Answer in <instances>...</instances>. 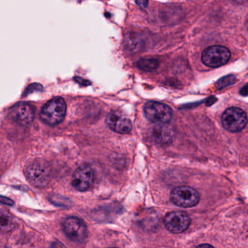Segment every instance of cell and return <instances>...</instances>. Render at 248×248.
<instances>
[{
	"instance_id": "4fadbf2b",
	"label": "cell",
	"mask_w": 248,
	"mask_h": 248,
	"mask_svg": "<svg viewBox=\"0 0 248 248\" xmlns=\"http://www.w3.org/2000/svg\"><path fill=\"white\" fill-rule=\"evenodd\" d=\"M143 46V40L138 34L131 32L126 36L125 40H124V47H125V50L130 52V53L139 51Z\"/></svg>"
},
{
	"instance_id": "7c38bea8",
	"label": "cell",
	"mask_w": 248,
	"mask_h": 248,
	"mask_svg": "<svg viewBox=\"0 0 248 248\" xmlns=\"http://www.w3.org/2000/svg\"><path fill=\"white\" fill-rule=\"evenodd\" d=\"M175 135V130L168 124H155L149 130L151 139L161 146H168L172 143Z\"/></svg>"
},
{
	"instance_id": "30bf717a",
	"label": "cell",
	"mask_w": 248,
	"mask_h": 248,
	"mask_svg": "<svg viewBox=\"0 0 248 248\" xmlns=\"http://www.w3.org/2000/svg\"><path fill=\"white\" fill-rule=\"evenodd\" d=\"M94 172L91 166L82 165L74 172L72 184L75 189L84 191L88 190L93 182Z\"/></svg>"
},
{
	"instance_id": "5bb4252c",
	"label": "cell",
	"mask_w": 248,
	"mask_h": 248,
	"mask_svg": "<svg viewBox=\"0 0 248 248\" xmlns=\"http://www.w3.org/2000/svg\"><path fill=\"white\" fill-rule=\"evenodd\" d=\"M14 217L7 212L0 210V230L2 232H11L15 227Z\"/></svg>"
},
{
	"instance_id": "8992f818",
	"label": "cell",
	"mask_w": 248,
	"mask_h": 248,
	"mask_svg": "<svg viewBox=\"0 0 248 248\" xmlns=\"http://www.w3.org/2000/svg\"><path fill=\"white\" fill-rule=\"evenodd\" d=\"M25 174L29 181L35 186L44 187L50 182V168L42 161L30 164L26 169Z\"/></svg>"
},
{
	"instance_id": "ac0fdd59",
	"label": "cell",
	"mask_w": 248,
	"mask_h": 248,
	"mask_svg": "<svg viewBox=\"0 0 248 248\" xmlns=\"http://www.w3.org/2000/svg\"><path fill=\"white\" fill-rule=\"evenodd\" d=\"M136 4H137L138 6L140 7V8H146L149 2L147 1H136Z\"/></svg>"
},
{
	"instance_id": "6da1fadb",
	"label": "cell",
	"mask_w": 248,
	"mask_h": 248,
	"mask_svg": "<svg viewBox=\"0 0 248 248\" xmlns=\"http://www.w3.org/2000/svg\"><path fill=\"white\" fill-rule=\"evenodd\" d=\"M66 113V104L64 100L56 97L46 103L40 112V119L45 124L53 126L60 124Z\"/></svg>"
},
{
	"instance_id": "8fae6325",
	"label": "cell",
	"mask_w": 248,
	"mask_h": 248,
	"mask_svg": "<svg viewBox=\"0 0 248 248\" xmlns=\"http://www.w3.org/2000/svg\"><path fill=\"white\" fill-rule=\"evenodd\" d=\"M106 121L111 130L120 134H127L133 128L131 120L120 111H110Z\"/></svg>"
},
{
	"instance_id": "7a4b0ae2",
	"label": "cell",
	"mask_w": 248,
	"mask_h": 248,
	"mask_svg": "<svg viewBox=\"0 0 248 248\" xmlns=\"http://www.w3.org/2000/svg\"><path fill=\"white\" fill-rule=\"evenodd\" d=\"M145 117L155 124H168L172 120V110L169 106L156 101H149L143 107Z\"/></svg>"
},
{
	"instance_id": "ba28073f",
	"label": "cell",
	"mask_w": 248,
	"mask_h": 248,
	"mask_svg": "<svg viewBox=\"0 0 248 248\" xmlns=\"http://www.w3.org/2000/svg\"><path fill=\"white\" fill-rule=\"evenodd\" d=\"M164 223L165 228L171 233H180L189 227L191 218L185 212H171L165 216Z\"/></svg>"
},
{
	"instance_id": "ffe728a7",
	"label": "cell",
	"mask_w": 248,
	"mask_h": 248,
	"mask_svg": "<svg viewBox=\"0 0 248 248\" xmlns=\"http://www.w3.org/2000/svg\"><path fill=\"white\" fill-rule=\"evenodd\" d=\"M196 248H214L211 245H207V244H203V245H199Z\"/></svg>"
},
{
	"instance_id": "2e32d148",
	"label": "cell",
	"mask_w": 248,
	"mask_h": 248,
	"mask_svg": "<svg viewBox=\"0 0 248 248\" xmlns=\"http://www.w3.org/2000/svg\"><path fill=\"white\" fill-rule=\"evenodd\" d=\"M236 78L234 75H228L220 78L216 83V88L217 90H222L226 87L233 85L236 82Z\"/></svg>"
},
{
	"instance_id": "9a60e30c",
	"label": "cell",
	"mask_w": 248,
	"mask_h": 248,
	"mask_svg": "<svg viewBox=\"0 0 248 248\" xmlns=\"http://www.w3.org/2000/svg\"><path fill=\"white\" fill-rule=\"evenodd\" d=\"M159 66V62L155 59H142L138 61L136 66L144 72H153Z\"/></svg>"
},
{
	"instance_id": "e0dca14e",
	"label": "cell",
	"mask_w": 248,
	"mask_h": 248,
	"mask_svg": "<svg viewBox=\"0 0 248 248\" xmlns=\"http://www.w3.org/2000/svg\"><path fill=\"white\" fill-rule=\"evenodd\" d=\"M0 202L4 203L5 204H8V205H13L14 204V202L10 199L6 198V197H0Z\"/></svg>"
},
{
	"instance_id": "52a82bcc",
	"label": "cell",
	"mask_w": 248,
	"mask_h": 248,
	"mask_svg": "<svg viewBox=\"0 0 248 248\" xmlns=\"http://www.w3.org/2000/svg\"><path fill=\"white\" fill-rule=\"evenodd\" d=\"M66 236L76 242H83L88 237V231L85 222L78 217H68L63 223Z\"/></svg>"
},
{
	"instance_id": "d6986e66",
	"label": "cell",
	"mask_w": 248,
	"mask_h": 248,
	"mask_svg": "<svg viewBox=\"0 0 248 248\" xmlns=\"http://www.w3.org/2000/svg\"><path fill=\"white\" fill-rule=\"evenodd\" d=\"M241 95H244V96H247L248 95V85H245L242 89L240 90Z\"/></svg>"
},
{
	"instance_id": "9c48e42d",
	"label": "cell",
	"mask_w": 248,
	"mask_h": 248,
	"mask_svg": "<svg viewBox=\"0 0 248 248\" xmlns=\"http://www.w3.org/2000/svg\"><path fill=\"white\" fill-rule=\"evenodd\" d=\"M10 117L13 121L20 125H29L35 117V108L27 103H18L11 108Z\"/></svg>"
},
{
	"instance_id": "5b68a950",
	"label": "cell",
	"mask_w": 248,
	"mask_h": 248,
	"mask_svg": "<svg viewBox=\"0 0 248 248\" xmlns=\"http://www.w3.org/2000/svg\"><path fill=\"white\" fill-rule=\"evenodd\" d=\"M200 200V195L198 191L186 186L176 187L170 194L171 202L178 207H194L198 204Z\"/></svg>"
},
{
	"instance_id": "277c9868",
	"label": "cell",
	"mask_w": 248,
	"mask_h": 248,
	"mask_svg": "<svg viewBox=\"0 0 248 248\" xmlns=\"http://www.w3.org/2000/svg\"><path fill=\"white\" fill-rule=\"evenodd\" d=\"M223 127L231 133H238L245 128L248 123L246 113L238 107L227 108L221 117Z\"/></svg>"
},
{
	"instance_id": "3957f363",
	"label": "cell",
	"mask_w": 248,
	"mask_h": 248,
	"mask_svg": "<svg viewBox=\"0 0 248 248\" xmlns=\"http://www.w3.org/2000/svg\"><path fill=\"white\" fill-rule=\"evenodd\" d=\"M231 52L227 47L213 46L207 47L202 54V62L210 68H217L226 64L230 60Z\"/></svg>"
}]
</instances>
